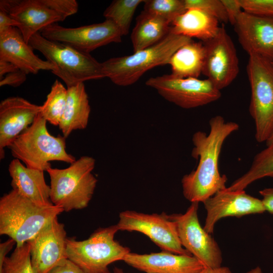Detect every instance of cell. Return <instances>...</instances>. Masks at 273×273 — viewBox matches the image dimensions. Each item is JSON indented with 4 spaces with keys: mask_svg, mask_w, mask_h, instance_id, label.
I'll return each mask as SVG.
<instances>
[{
    "mask_svg": "<svg viewBox=\"0 0 273 273\" xmlns=\"http://www.w3.org/2000/svg\"><path fill=\"white\" fill-rule=\"evenodd\" d=\"M209 124L208 134L198 131L192 136V156L198 160V164L195 170L181 179L183 195L192 203H203L227 188V177L219 171V157L223 143L239 129V125L235 122H226L220 115L212 117Z\"/></svg>",
    "mask_w": 273,
    "mask_h": 273,
    "instance_id": "1",
    "label": "cell"
},
{
    "mask_svg": "<svg viewBox=\"0 0 273 273\" xmlns=\"http://www.w3.org/2000/svg\"><path fill=\"white\" fill-rule=\"evenodd\" d=\"M63 211L55 205H38L12 189L0 199V234L21 246Z\"/></svg>",
    "mask_w": 273,
    "mask_h": 273,
    "instance_id": "2",
    "label": "cell"
},
{
    "mask_svg": "<svg viewBox=\"0 0 273 273\" xmlns=\"http://www.w3.org/2000/svg\"><path fill=\"white\" fill-rule=\"evenodd\" d=\"M191 40L174 34L170 30L163 39L151 47L130 55L112 58L102 63L105 77L109 78L117 85H131L150 69L168 64L172 55Z\"/></svg>",
    "mask_w": 273,
    "mask_h": 273,
    "instance_id": "3",
    "label": "cell"
},
{
    "mask_svg": "<svg viewBox=\"0 0 273 273\" xmlns=\"http://www.w3.org/2000/svg\"><path fill=\"white\" fill-rule=\"evenodd\" d=\"M95 159L83 156L66 168H49L50 198L65 211L86 207L94 193L98 180L92 172Z\"/></svg>",
    "mask_w": 273,
    "mask_h": 273,
    "instance_id": "4",
    "label": "cell"
},
{
    "mask_svg": "<svg viewBox=\"0 0 273 273\" xmlns=\"http://www.w3.org/2000/svg\"><path fill=\"white\" fill-rule=\"evenodd\" d=\"M47 122L39 113L33 123L8 147L12 156L26 167L43 171L51 167L50 161L71 164L76 160L66 150V138L51 135Z\"/></svg>",
    "mask_w": 273,
    "mask_h": 273,
    "instance_id": "5",
    "label": "cell"
},
{
    "mask_svg": "<svg viewBox=\"0 0 273 273\" xmlns=\"http://www.w3.org/2000/svg\"><path fill=\"white\" fill-rule=\"evenodd\" d=\"M28 43L55 66V70L52 72L61 78L67 87L85 81L105 78L102 63L89 53L48 39L39 32L33 35Z\"/></svg>",
    "mask_w": 273,
    "mask_h": 273,
    "instance_id": "6",
    "label": "cell"
},
{
    "mask_svg": "<svg viewBox=\"0 0 273 273\" xmlns=\"http://www.w3.org/2000/svg\"><path fill=\"white\" fill-rule=\"evenodd\" d=\"M118 231L116 224L99 228L83 241L67 237L68 258L86 273H111L109 265L122 260L130 252L129 248L114 240Z\"/></svg>",
    "mask_w": 273,
    "mask_h": 273,
    "instance_id": "7",
    "label": "cell"
},
{
    "mask_svg": "<svg viewBox=\"0 0 273 273\" xmlns=\"http://www.w3.org/2000/svg\"><path fill=\"white\" fill-rule=\"evenodd\" d=\"M0 10L16 20L26 42L44 28L64 21L78 10L75 0H1Z\"/></svg>",
    "mask_w": 273,
    "mask_h": 273,
    "instance_id": "8",
    "label": "cell"
},
{
    "mask_svg": "<svg viewBox=\"0 0 273 273\" xmlns=\"http://www.w3.org/2000/svg\"><path fill=\"white\" fill-rule=\"evenodd\" d=\"M247 72L251 87L249 112L255 124V137L258 142L266 143L273 134V65L250 55Z\"/></svg>",
    "mask_w": 273,
    "mask_h": 273,
    "instance_id": "9",
    "label": "cell"
},
{
    "mask_svg": "<svg viewBox=\"0 0 273 273\" xmlns=\"http://www.w3.org/2000/svg\"><path fill=\"white\" fill-rule=\"evenodd\" d=\"M146 84L156 89L167 101L184 109L203 106L218 100L221 96L220 90L207 78L164 74L150 78Z\"/></svg>",
    "mask_w": 273,
    "mask_h": 273,
    "instance_id": "10",
    "label": "cell"
},
{
    "mask_svg": "<svg viewBox=\"0 0 273 273\" xmlns=\"http://www.w3.org/2000/svg\"><path fill=\"white\" fill-rule=\"evenodd\" d=\"M199 202H192L184 214H172L169 217L175 223L183 247L199 260L205 267L221 266V251L210 234L200 224Z\"/></svg>",
    "mask_w": 273,
    "mask_h": 273,
    "instance_id": "11",
    "label": "cell"
},
{
    "mask_svg": "<svg viewBox=\"0 0 273 273\" xmlns=\"http://www.w3.org/2000/svg\"><path fill=\"white\" fill-rule=\"evenodd\" d=\"M119 217L116 224L119 231L140 232L163 251L192 255L181 245L175 224L166 213L146 214L126 210L120 213Z\"/></svg>",
    "mask_w": 273,
    "mask_h": 273,
    "instance_id": "12",
    "label": "cell"
},
{
    "mask_svg": "<svg viewBox=\"0 0 273 273\" xmlns=\"http://www.w3.org/2000/svg\"><path fill=\"white\" fill-rule=\"evenodd\" d=\"M39 33L48 39L89 54L109 43L120 42L123 36L117 25L109 19L75 28L54 24L44 28Z\"/></svg>",
    "mask_w": 273,
    "mask_h": 273,
    "instance_id": "13",
    "label": "cell"
},
{
    "mask_svg": "<svg viewBox=\"0 0 273 273\" xmlns=\"http://www.w3.org/2000/svg\"><path fill=\"white\" fill-rule=\"evenodd\" d=\"M203 42L205 57L202 74L221 90L229 86L239 72L235 46L224 24L213 38Z\"/></svg>",
    "mask_w": 273,
    "mask_h": 273,
    "instance_id": "14",
    "label": "cell"
},
{
    "mask_svg": "<svg viewBox=\"0 0 273 273\" xmlns=\"http://www.w3.org/2000/svg\"><path fill=\"white\" fill-rule=\"evenodd\" d=\"M66 235L64 224L60 222L56 217L27 242L34 273H49L68 258Z\"/></svg>",
    "mask_w": 273,
    "mask_h": 273,
    "instance_id": "15",
    "label": "cell"
},
{
    "mask_svg": "<svg viewBox=\"0 0 273 273\" xmlns=\"http://www.w3.org/2000/svg\"><path fill=\"white\" fill-rule=\"evenodd\" d=\"M207 212L203 229L211 235L215 223L228 216H241L259 214L266 211L261 200L247 194L244 190L229 191L224 189L206 200Z\"/></svg>",
    "mask_w": 273,
    "mask_h": 273,
    "instance_id": "16",
    "label": "cell"
},
{
    "mask_svg": "<svg viewBox=\"0 0 273 273\" xmlns=\"http://www.w3.org/2000/svg\"><path fill=\"white\" fill-rule=\"evenodd\" d=\"M234 26L240 44L249 55L273 62V17L242 11Z\"/></svg>",
    "mask_w": 273,
    "mask_h": 273,
    "instance_id": "17",
    "label": "cell"
},
{
    "mask_svg": "<svg viewBox=\"0 0 273 273\" xmlns=\"http://www.w3.org/2000/svg\"><path fill=\"white\" fill-rule=\"evenodd\" d=\"M41 106L19 97L6 98L0 103V158L5 157V148L34 122Z\"/></svg>",
    "mask_w": 273,
    "mask_h": 273,
    "instance_id": "18",
    "label": "cell"
},
{
    "mask_svg": "<svg viewBox=\"0 0 273 273\" xmlns=\"http://www.w3.org/2000/svg\"><path fill=\"white\" fill-rule=\"evenodd\" d=\"M122 260L146 273H198L205 267L193 256L165 251L144 254L129 252Z\"/></svg>",
    "mask_w": 273,
    "mask_h": 273,
    "instance_id": "19",
    "label": "cell"
},
{
    "mask_svg": "<svg viewBox=\"0 0 273 273\" xmlns=\"http://www.w3.org/2000/svg\"><path fill=\"white\" fill-rule=\"evenodd\" d=\"M33 50L18 28L12 27L0 33V60L14 64L27 74L55 70L52 63L38 58Z\"/></svg>",
    "mask_w": 273,
    "mask_h": 273,
    "instance_id": "20",
    "label": "cell"
},
{
    "mask_svg": "<svg viewBox=\"0 0 273 273\" xmlns=\"http://www.w3.org/2000/svg\"><path fill=\"white\" fill-rule=\"evenodd\" d=\"M8 170L13 190L38 205H54L50 198V186L45 181L44 171L28 168L15 158L9 164Z\"/></svg>",
    "mask_w": 273,
    "mask_h": 273,
    "instance_id": "21",
    "label": "cell"
},
{
    "mask_svg": "<svg viewBox=\"0 0 273 273\" xmlns=\"http://www.w3.org/2000/svg\"><path fill=\"white\" fill-rule=\"evenodd\" d=\"M219 23L215 17L201 9L189 8L173 20L170 32L204 42L217 34Z\"/></svg>",
    "mask_w": 273,
    "mask_h": 273,
    "instance_id": "22",
    "label": "cell"
},
{
    "mask_svg": "<svg viewBox=\"0 0 273 273\" xmlns=\"http://www.w3.org/2000/svg\"><path fill=\"white\" fill-rule=\"evenodd\" d=\"M67 88L66 105L59 125L67 138L75 130L85 129L88 122L90 107L84 84L81 83Z\"/></svg>",
    "mask_w": 273,
    "mask_h": 273,
    "instance_id": "23",
    "label": "cell"
},
{
    "mask_svg": "<svg viewBox=\"0 0 273 273\" xmlns=\"http://www.w3.org/2000/svg\"><path fill=\"white\" fill-rule=\"evenodd\" d=\"M171 23L144 11L138 16L131 34L133 52L151 47L170 32Z\"/></svg>",
    "mask_w": 273,
    "mask_h": 273,
    "instance_id": "24",
    "label": "cell"
},
{
    "mask_svg": "<svg viewBox=\"0 0 273 273\" xmlns=\"http://www.w3.org/2000/svg\"><path fill=\"white\" fill-rule=\"evenodd\" d=\"M205 49L202 41L193 40L180 47L168 62L172 75L180 77L198 78L202 73Z\"/></svg>",
    "mask_w": 273,
    "mask_h": 273,
    "instance_id": "25",
    "label": "cell"
},
{
    "mask_svg": "<svg viewBox=\"0 0 273 273\" xmlns=\"http://www.w3.org/2000/svg\"><path fill=\"white\" fill-rule=\"evenodd\" d=\"M265 177H273V143L258 153L249 170L226 189L229 191L244 190L254 181Z\"/></svg>",
    "mask_w": 273,
    "mask_h": 273,
    "instance_id": "26",
    "label": "cell"
},
{
    "mask_svg": "<svg viewBox=\"0 0 273 273\" xmlns=\"http://www.w3.org/2000/svg\"><path fill=\"white\" fill-rule=\"evenodd\" d=\"M67 88L56 80L40 112L45 120L55 126H59L66 105Z\"/></svg>",
    "mask_w": 273,
    "mask_h": 273,
    "instance_id": "27",
    "label": "cell"
},
{
    "mask_svg": "<svg viewBox=\"0 0 273 273\" xmlns=\"http://www.w3.org/2000/svg\"><path fill=\"white\" fill-rule=\"evenodd\" d=\"M143 0H115L103 13L106 19L113 21L118 27L122 35L129 32L131 22L138 6Z\"/></svg>",
    "mask_w": 273,
    "mask_h": 273,
    "instance_id": "28",
    "label": "cell"
},
{
    "mask_svg": "<svg viewBox=\"0 0 273 273\" xmlns=\"http://www.w3.org/2000/svg\"><path fill=\"white\" fill-rule=\"evenodd\" d=\"M0 273H34L28 242L16 247L10 256H7Z\"/></svg>",
    "mask_w": 273,
    "mask_h": 273,
    "instance_id": "29",
    "label": "cell"
},
{
    "mask_svg": "<svg viewBox=\"0 0 273 273\" xmlns=\"http://www.w3.org/2000/svg\"><path fill=\"white\" fill-rule=\"evenodd\" d=\"M144 11L162 17L170 22L186 10L184 0L145 1Z\"/></svg>",
    "mask_w": 273,
    "mask_h": 273,
    "instance_id": "30",
    "label": "cell"
},
{
    "mask_svg": "<svg viewBox=\"0 0 273 273\" xmlns=\"http://www.w3.org/2000/svg\"><path fill=\"white\" fill-rule=\"evenodd\" d=\"M186 9H201L215 17L222 24L229 22L221 0H184Z\"/></svg>",
    "mask_w": 273,
    "mask_h": 273,
    "instance_id": "31",
    "label": "cell"
},
{
    "mask_svg": "<svg viewBox=\"0 0 273 273\" xmlns=\"http://www.w3.org/2000/svg\"><path fill=\"white\" fill-rule=\"evenodd\" d=\"M243 11L264 17H273V0H239Z\"/></svg>",
    "mask_w": 273,
    "mask_h": 273,
    "instance_id": "32",
    "label": "cell"
},
{
    "mask_svg": "<svg viewBox=\"0 0 273 273\" xmlns=\"http://www.w3.org/2000/svg\"><path fill=\"white\" fill-rule=\"evenodd\" d=\"M224 6L228 21L234 25L237 18L243 11L239 0H221Z\"/></svg>",
    "mask_w": 273,
    "mask_h": 273,
    "instance_id": "33",
    "label": "cell"
},
{
    "mask_svg": "<svg viewBox=\"0 0 273 273\" xmlns=\"http://www.w3.org/2000/svg\"><path fill=\"white\" fill-rule=\"evenodd\" d=\"M27 74L20 70L5 75L0 79V86H19L26 80Z\"/></svg>",
    "mask_w": 273,
    "mask_h": 273,
    "instance_id": "34",
    "label": "cell"
},
{
    "mask_svg": "<svg viewBox=\"0 0 273 273\" xmlns=\"http://www.w3.org/2000/svg\"><path fill=\"white\" fill-rule=\"evenodd\" d=\"M49 273H86L69 258L65 259L54 267Z\"/></svg>",
    "mask_w": 273,
    "mask_h": 273,
    "instance_id": "35",
    "label": "cell"
},
{
    "mask_svg": "<svg viewBox=\"0 0 273 273\" xmlns=\"http://www.w3.org/2000/svg\"><path fill=\"white\" fill-rule=\"evenodd\" d=\"M20 24L3 10H0V33L12 27L18 28Z\"/></svg>",
    "mask_w": 273,
    "mask_h": 273,
    "instance_id": "36",
    "label": "cell"
},
{
    "mask_svg": "<svg viewBox=\"0 0 273 273\" xmlns=\"http://www.w3.org/2000/svg\"><path fill=\"white\" fill-rule=\"evenodd\" d=\"M266 211L273 214V188H266L259 191Z\"/></svg>",
    "mask_w": 273,
    "mask_h": 273,
    "instance_id": "37",
    "label": "cell"
},
{
    "mask_svg": "<svg viewBox=\"0 0 273 273\" xmlns=\"http://www.w3.org/2000/svg\"><path fill=\"white\" fill-rule=\"evenodd\" d=\"M15 244H16V242L11 238L0 244V271L2 269L7 255L12 250Z\"/></svg>",
    "mask_w": 273,
    "mask_h": 273,
    "instance_id": "38",
    "label": "cell"
},
{
    "mask_svg": "<svg viewBox=\"0 0 273 273\" xmlns=\"http://www.w3.org/2000/svg\"><path fill=\"white\" fill-rule=\"evenodd\" d=\"M19 70L14 64L9 62L0 60V79L5 75Z\"/></svg>",
    "mask_w": 273,
    "mask_h": 273,
    "instance_id": "39",
    "label": "cell"
},
{
    "mask_svg": "<svg viewBox=\"0 0 273 273\" xmlns=\"http://www.w3.org/2000/svg\"><path fill=\"white\" fill-rule=\"evenodd\" d=\"M198 273H232L231 269L226 266L212 268L205 267Z\"/></svg>",
    "mask_w": 273,
    "mask_h": 273,
    "instance_id": "40",
    "label": "cell"
},
{
    "mask_svg": "<svg viewBox=\"0 0 273 273\" xmlns=\"http://www.w3.org/2000/svg\"><path fill=\"white\" fill-rule=\"evenodd\" d=\"M246 273H263L261 268L259 266L251 269Z\"/></svg>",
    "mask_w": 273,
    "mask_h": 273,
    "instance_id": "41",
    "label": "cell"
},
{
    "mask_svg": "<svg viewBox=\"0 0 273 273\" xmlns=\"http://www.w3.org/2000/svg\"><path fill=\"white\" fill-rule=\"evenodd\" d=\"M113 273H125L122 269L117 267H115L113 269Z\"/></svg>",
    "mask_w": 273,
    "mask_h": 273,
    "instance_id": "42",
    "label": "cell"
},
{
    "mask_svg": "<svg viewBox=\"0 0 273 273\" xmlns=\"http://www.w3.org/2000/svg\"><path fill=\"white\" fill-rule=\"evenodd\" d=\"M265 143H266V146L273 143V134Z\"/></svg>",
    "mask_w": 273,
    "mask_h": 273,
    "instance_id": "43",
    "label": "cell"
},
{
    "mask_svg": "<svg viewBox=\"0 0 273 273\" xmlns=\"http://www.w3.org/2000/svg\"><path fill=\"white\" fill-rule=\"evenodd\" d=\"M271 63H272V65H273V62H271Z\"/></svg>",
    "mask_w": 273,
    "mask_h": 273,
    "instance_id": "44",
    "label": "cell"
}]
</instances>
